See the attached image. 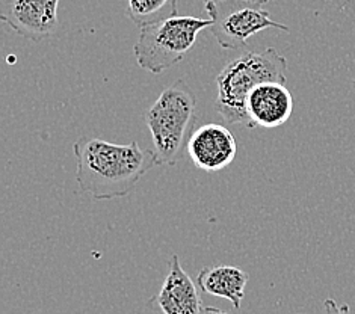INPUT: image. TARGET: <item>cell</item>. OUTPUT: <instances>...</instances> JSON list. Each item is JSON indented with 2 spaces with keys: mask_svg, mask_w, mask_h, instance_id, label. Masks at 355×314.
Masks as SVG:
<instances>
[{
  "mask_svg": "<svg viewBox=\"0 0 355 314\" xmlns=\"http://www.w3.org/2000/svg\"><path fill=\"white\" fill-rule=\"evenodd\" d=\"M248 278V274L239 268L219 265L201 269L197 283L205 293L228 299L234 308H241Z\"/></svg>",
  "mask_w": 355,
  "mask_h": 314,
  "instance_id": "10",
  "label": "cell"
},
{
  "mask_svg": "<svg viewBox=\"0 0 355 314\" xmlns=\"http://www.w3.org/2000/svg\"><path fill=\"white\" fill-rule=\"evenodd\" d=\"M197 98L183 79L162 91L146 112V124L153 139L159 165L174 166L193 132Z\"/></svg>",
  "mask_w": 355,
  "mask_h": 314,
  "instance_id": "3",
  "label": "cell"
},
{
  "mask_svg": "<svg viewBox=\"0 0 355 314\" xmlns=\"http://www.w3.org/2000/svg\"><path fill=\"white\" fill-rule=\"evenodd\" d=\"M59 0H0V19L20 37L38 42L58 29Z\"/></svg>",
  "mask_w": 355,
  "mask_h": 314,
  "instance_id": "6",
  "label": "cell"
},
{
  "mask_svg": "<svg viewBox=\"0 0 355 314\" xmlns=\"http://www.w3.org/2000/svg\"><path fill=\"white\" fill-rule=\"evenodd\" d=\"M186 150L197 168L206 173H218L233 164L238 143L225 125L210 123L192 132Z\"/></svg>",
  "mask_w": 355,
  "mask_h": 314,
  "instance_id": "7",
  "label": "cell"
},
{
  "mask_svg": "<svg viewBox=\"0 0 355 314\" xmlns=\"http://www.w3.org/2000/svg\"><path fill=\"white\" fill-rule=\"evenodd\" d=\"M250 129H275L293 114L292 92L280 82H265L252 89L247 98Z\"/></svg>",
  "mask_w": 355,
  "mask_h": 314,
  "instance_id": "8",
  "label": "cell"
},
{
  "mask_svg": "<svg viewBox=\"0 0 355 314\" xmlns=\"http://www.w3.org/2000/svg\"><path fill=\"white\" fill-rule=\"evenodd\" d=\"M168 275L160 292L155 296V302L164 314H201V296L192 278L184 272L177 254L168 261Z\"/></svg>",
  "mask_w": 355,
  "mask_h": 314,
  "instance_id": "9",
  "label": "cell"
},
{
  "mask_svg": "<svg viewBox=\"0 0 355 314\" xmlns=\"http://www.w3.org/2000/svg\"><path fill=\"white\" fill-rule=\"evenodd\" d=\"M205 11L212 19L209 30L218 41V44L227 50H238L247 47V41L266 29L289 28L277 23L268 11L259 5L251 3H206Z\"/></svg>",
  "mask_w": 355,
  "mask_h": 314,
  "instance_id": "5",
  "label": "cell"
},
{
  "mask_svg": "<svg viewBox=\"0 0 355 314\" xmlns=\"http://www.w3.org/2000/svg\"><path fill=\"white\" fill-rule=\"evenodd\" d=\"M352 88H354V92H355V73H354V79H352Z\"/></svg>",
  "mask_w": 355,
  "mask_h": 314,
  "instance_id": "15",
  "label": "cell"
},
{
  "mask_svg": "<svg viewBox=\"0 0 355 314\" xmlns=\"http://www.w3.org/2000/svg\"><path fill=\"white\" fill-rule=\"evenodd\" d=\"M180 0H129L128 15L139 28L179 14Z\"/></svg>",
  "mask_w": 355,
  "mask_h": 314,
  "instance_id": "11",
  "label": "cell"
},
{
  "mask_svg": "<svg viewBox=\"0 0 355 314\" xmlns=\"http://www.w3.org/2000/svg\"><path fill=\"white\" fill-rule=\"evenodd\" d=\"M202 3H234V2H242V3H251V5H259L263 6L268 3L269 0H200Z\"/></svg>",
  "mask_w": 355,
  "mask_h": 314,
  "instance_id": "13",
  "label": "cell"
},
{
  "mask_svg": "<svg viewBox=\"0 0 355 314\" xmlns=\"http://www.w3.org/2000/svg\"><path fill=\"white\" fill-rule=\"evenodd\" d=\"M212 19L191 15H174L141 28L135 58L141 69L160 74L182 62L193 49L202 29H209Z\"/></svg>",
  "mask_w": 355,
  "mask_h": 314,
  "instance_id": "4",
  "label": "cell"
},
{
  "mask_svg": "<svg viewBox=\"0 0 355 314\" xmlns=\"http://www.w3.org/2000/svg\"><path fill=\"white\" fill-rule=\"evenodd\" d=\"M325 314H351L348 304H337L333 298H328L324 302Z\"/></svg>",
  "mask_w": 355,
  "mask_h": 314,
  "instance_id": "12",
  "label": "cell"
},
{
  "mask_svg": "<svg viewBox=\"0 0 355 314\" xmlns=\"http://www.w3.org/2000/svg\"><path fill=\"white\" fill-rule=\"evenodd\" d=\"M201 314H230V313H227L224 310H219L216 307H205V308H202Z\"/></svg>",
  "mask_w": 355,
  "mask_h": 314,
  "instance_id": "14",
  "label": "cell"
},
{
  "mask_svg": "<svg viewBox=\"0 0 355 314\" xmlns=\"http://www.w3.org/2000/svg\"><path fill=\"white\" fill-rule=\"evenodd\" d=\"M287 83V61L274 47L245 52L228 62L216 78L215 110L227 123L250 127L247 98L257 85Z\"/></svg>",
  "mask_w": 355,
  "mask_h": 314,
  "instance_id": "2",
  "label": "cell"
},
{
  "mask_svg": "<svg viewBox=\"0 0 355 314\" xmlns=\"http://www.w3.org/2000/svg\"><path fill=\"white\" fill-rule=\"evenodd\" d=\"M76 180L92 200H114L129 195L159 160L155 151L142 150L137 141L112 143L96 137L76 141Z\"/></svg>",
  "mask_w": 355,
  "mask_h": 314,
  "instance_id": "1",
  "label": "cell"
}]
</instances>
